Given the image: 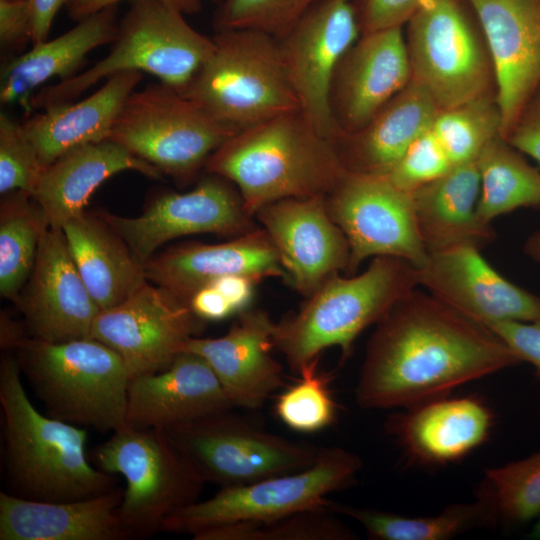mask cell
<instances>
[{
    "instance_id": "1",
    "label": "cell",
    "mask_w": 540,
    "mask_h": 540,
    "mask_svg": "<svg viewBox=\"0 0 540 540\" xmlns=\"http://www.w3.org/2000/svg\"><path fill=\"white\" fill-rule=\"evenodd\" d=\"M375 326L355 388L364 409L410 408L522 363L488 326L416 288Z\"/></svg>"
},
{
    "instance_id": "2",
    "label": "cell",
    "mask_w": 540,
    "mask_h": 540,
    "mask_svg": "<svg viewBox=\"0 0 540 540\" xmlns=\"http://www.w3.org/2000/svg\"><path fill=\"white\" fill-rule=\"evenodd\" d=\"M204 168L237 188L252 217L278 200L326 196L347 172L335 143L301 109L238 131Z\"/></svg>"
},
{
    "instance_id": "3",
    "label": "cell",
    "mask_w": 540,
    "mask_h": 540,
    "mask_svg": "<svg viewBox=\"0 0 540 540\" xmlns=\"http://www.w3.org/2000/svg\"><path fill=\"white\" fill-rule=\"evenodd\" d=\"M21 373L16 357L1 356L4 460L13 495L67 502L117 487L115 475L88 460L86 429L38 411L28 398Z\"/></svg>"
},
{
    "instance_id": "4",
    "label": "cell",
    "mask_w": 540,
    "mask_h": 540,
    "mask_svg": "<svg viewBox=\"0 0 540 540\" xmlns=\"http://www.w3.org/2000/svg\"><path fill=\"white\" fill-rule=\"evenodd\" d=\"M417 286L416 266L391 256L372 258L358 275L336 273L296 312L276 322L274 348L296 373L330 347H338L345 360L356 338Z\"/></svg>"
},
{
    "instance_id": "5",
    "label": "cell",
    "mask_w": 540,
    "mask_h": 540,
    "mask_svg": "<svg viewBox=\"0 0 540 540\" xmlns=\"http://www.w3.org/2000/svg\"><path fill=\"white\" fill-rule=\"evenodd\" d=\"M15 350L47 415L102 433L126 425L130 376L112 348L92 337L57 343L27 337Z\"/></svg>"
},
{
    "instance_id": "6",
    "label": "cell",
    "mask_w": 540,
    "mask_h": 540,
    "mask_svg": "<svg viewBox=\"0 0 540 540\" xmlns=\"http://www.w3.org/2000/svg\"><path fill=\"white\" fill-rule=\"evenodd\" d=\"M111 44L110 52L89 69L37 91L32 111L73 102L99 81L124 71L149 73L181 91L214 49L213 38L159 0L131 1Z\"/></svg>"
},
{
    "instance_id": "7",
    "label": "cell",
    "mask_w": 540,
    "mask_h": 540,
    "mask_svg": "<svg viewBox=\"0 0 540 540\" xmlns=\"http://www.w3.org/2000/svg\"><path fill=\"white\" fill-rule=\"evenodd\" d=\"M180 92L238 130L301 109L287 77L278 39L255 30H227Z\"/></svg>"
},
{
    "instance_id": "8",
    "label": "cell",
    "mask_w": 540,
    "mask_h": 540,
    "mask_svg": "<svg viewBox=\"0 0 540 540\" xmlns=\"http://www.w3.org/2000/svg\"><path fill=\"white\" fill-rule=\"evenodd\" d=\"M93 462L126 480L119 516L130 539L162 531L169 516L198 501L205 484L163 429L126 424L94 449Z\"/></svg>"
},
{
    "instance_id": "9",
    "label": "cell",
    "mask_w": 540,
    "mask_h": 540,
    "mask_svg": "<svg viewBox=\"0 0 540 540\" xmlns=\"http://www.w3.org/2000/svg\"><path fill=\"white\" fill-rule=\"evenodd\" d=\"M361 458L341 447L321 448L307 468L240 486L224 487L169 516L162 531L192 537L232 524H256L315 508L327 507V496L353 484Z\"/></svg>"
},
{
    "instance_id": "10",
    "label": "cell",
    "mask_w": 540,
    "mask_h": 540,
    "mask_svg": "<svg viewBox=\"0 0 540 540\" xmlns=\"http://www.w3.org/2000/svg\"><path fill=\"white\" fill-rule=\"evenodd\" d=\"M238 129L161 82L133 91L107 140L179 180L192 178Z\"/></svg>"
},
{
    "instance_id": "11",
    "label": "cell",
    "mask_w": 540,
    "mask_h": 540,
    "mask_svg": "<svg viewBox=\"0 0 540 540\" xmlns=\"http://www.w3.org/2000/svg\"><path fill=\"white\" fill-rule=\"evenodd\" d=\"M231 411L163 429L205 483L240 486L298 471L316 461L321 448L271 433Z\"/></svg>"
},
{
    "instance_id": "12",
    "label": "cell",
    "mask_w": 540,
    "mask_h": 540,
    "mask_svg": "<svg viewBox=\"0 0 540 540\" xmlns=\"http://www.w3.org/2000/svg\"><path fill=\"white\" fill-rule=\"evenodd\" d=\"M406 24L412 79L429 92L440 110L495 94L484 38L459 0H421Z\"/></svg>"
},
{
    "instance_id": "13",
    "label": "cell",
    "mask_w": 540,
    "mask_h": 540,
    "mask_svg": "<svg viewBox=\"0 0 540 540\" xmlns=\"http://www.w3.org/2000/svg\"><path fill=\"white\" fill-rule=\"evenodd\" d=\"M325 203L349 243L346 275L356 274L368 258L397 257L416 267L428 258L417 228L412 193L397 188L385 176L347 171L325 196Z\"/></svg>"
},
{
    "instance_id": "14",
    "label": "cell",
    "mask_w": 540,
    "mask_h": 540,
    "mask_svg": "<svg viewBox=\"0 0 540 540\" xmlns=\"http://www.w3.org/2000/svg\"><path fill=\"white\" fill-rule=\"evenodd\" d=\"M361 33L356 0H317L278 39L302 112L334 143L339 132L330 109L331 82L338 63Z\"/></svg>"
},
{
    "instance_id": "15",
    "label": "cell",
    "mask_w": 540,
    "mask_h": 540,
    "mask_svg": "<svg viewBox=\"0 0 540 540\" xmlns=\"http://www.w3.org/2000/svg\"><path fill=\"white\" fill-rule=\"evenodd\" d=\"M204 327L189 301L146 281L122 303L98 313L91 337L119 354L131 380L167 368Z\"/></svg>"
},
{
    "instance_id": "16",
    "label": "cell",
    "mask_w": 540,
    "mask_h": 540,
    "mask_svg": "<svg viewBox=\"0 0 540 540\" xmlns=\"http://www.w3.org/2000/svg\"><path fill=\"white\" fill-rule=\"evenodd\" d=\"M98 215L143 266L173 239L202 233L234 238L259 227L246 211L237 188L210 173L188 192L161 194L139 216Z\"/></svg>"
},
{
    "instance_id": "17",
    "label": "cell",
    "mask_w": 540,
    "mask_h": 540,
    "mask_svg": "<svg viewBox=\"0 0 540 540\" xmlns=\"http://www.w3.org/2000/svg\"><path fill=\"white\" fill-rule=\"evenodd\" d=\"M492 62L505 139L540 86V0H466Z\"/></svg>"
},
{
    "instance_id": "18",
    "label": "cell",
    "mask_w": 540,
    "mask_h": 540,
    "mask_svg": "<svg viewBox=\"0 0 540 540\" xmlns=\"http://www.w3.org/2000/svg\"><path fill=\"white\" fill-rule=\"evenodd\" d=\"M254 218L272 240L286 281L305 298L349 265V243L330 217L325 196L286 198L259 209Z\"/></svg>"
},
{
    "instance_id": "19",
    "label": "cell",
    "mask_w": 540,
    "mask_h": 540,
    "mask_svg": "<svg viewBox=\"0 0 540 540\" xmlns=\"http://www.w3.org/2000/svg\"><path fill=\"white\" fill-rule=\"evenodd\" d=\"M402 27L362 33L338 63L330 88L337 139L364 127L411 80Z\"/></svg>"
},
{
    "instance_id": "20",
    "label": "cell",
    "mask_w": 540,
    "mask_h": 540,
    "mask_svg": "<svg viewBox=\"0 0 540 540\" xmlns=\"http://www.w3.org/2000/svg\"><path fill=\"white\" fill-rule=\"evenodd\" d=\"M417 268L418 285L486 326L540 320V297L507 280L470 246L430 253Z\"/></svg>"
},
{
    "instance_id": "21",
    "label": "cell",
    "mask_w": 540,
    "mask_h": 540,
    "mask_svg": "<svg viewBox=\"0 0 540 540\" xmlns=\"http://www.w3.org/2000/svg\"><path fill=\"white\" fill-rule=\"evenodd\" d=\"M31 337L47 342L90 338L100 308L88 291L61 228L49 227L18 303Z\"/></svg>"
},
{
    "instance_id": "22",
    "label": "cell",
    "mask_w": 540,
    "mask_h": 540,
    "mask_svg": "<svg viewBox=\"0 0 540 540\" xmlns=\"http://www.w3.org/2000/svg\"><path fill=\"white\" fill-rule=\"evenodd\" d=\"M276 322L260 308L237 314L218 338H190L183 351L201 356L212 368L234 408L258 409L280 387L281 364L273 357Z\"/></svg>"
},
{
    "instance_id": "23",
    "label": "cell",
    "mask_w": 540,
    "mask_h": 540,
    "mask_svg": "<svg viewBox=\"0 0 540 540\" xmlns=\"http://www.w3.org/2000/svg\"><path fill=\"white\" fill-rule=\"evenodd\" d=\"M144 269L147 281L187 301L198 289L227 275L286 280L278 252L262 227L222 243L186 242L167 248L151 257Z\"/></svg>"
},
{
    "instance_id": "24",
    "label": "cell",
    "mask_w": 540,
    "mask_h": 540,
    "mask_svg": "<svg viewBox=\"0 0 540 540\" xmlns=\"http://www.w3.org/2000/svg\"><path fill=\"white\" fill-rule=\"evenodd\" d=\"M233 408L209 364L183 351L167 368L130 380L126 424L165 429Z\"/></svg>"
},
{
    "instance_id": "25",
    "label": "cell",
    "mask_w": 540,
    "mask_h": 540,
    "mask_svg": "<svg viewBox=\"0 0 540 540\" xmlns=\"http://www.w3.org/2000/svg\"><path fill=\"white\" fill-rule=\"evenodd\" d=\"M493 424L491 410L478 398L445 396L390 415L385 427L410 460L440 466L481 446Z\"/></svg>"
},
{
    "instance_id": "26",
    "label": "cell",
    "mask_w": 540,
    "mask_h": 540,
    "mask_svg": "<svg viewBox=\"0 0 540 540\" xmlns=\"http://www.w3.org/2000/svg\"><path fill=\"white\" fill-rule=\"evenodd\" d=\"M124 489L67 502L0 492V540H126L119 506Z\"/></svg>"
},
{
    "instance_id": "27",
    "label": "cell",
    "mask_w": 540,
    "mask_h": 540,
    "mask_svg": "<svg viewBox=\"0 0 540 540\" xmlns=\"http://www.w3.org/2000/svg\"><path fill=\"white\" fill-rule=\"evenodd\" d=\"M127 170L154 179L163 175L124 146L103 140L74 147L44 167L30 195L42 208L49 227L61 228L85 211L104 181Z\"/></svg>"
},
{
    "instance_id": "28",
    "label": "cell",
    "mask_w": 540,
    "mask_h": 540,
    "mask_svg": "<svg viewBox=\"0 0 540 540\" xmlns=\"http://www.w3.org/2000/svg\"><path fill=\"white\" fill-rule=\"evenodd\" d=\"M118 24V5H112L78 21L64 34L34 44L26 53L5 58L0 71L1 104L19 105L30 116L36 89L54 77L62 81L75 76L91 51L113 42Z\"/></svg>"
},
{
    "instance_id": "29",
    "label": "cell",
    "mask_w": 540,
    "mask_h": 540,
    "mask_svg": "<svg viewBox=\"0 0 540 540\" xmlns=\"http://www.w3.org/2000/svg\"><path fill=\"white\" fill-rule=\"evenodd\" d=\"M439 111L429 92L411 78L364 127L335 141L345 169L385 176L415 139L431 128Z\"/></svg>"
},
{
    "instance_id": "30",
    "label": "cell",
    "mask_w": 540,
    "mask_h": 540,
    "mask_svg": "<svg viewBox=\"0 0 540 540\" xmlns=\"http://www.w3.org/2000/svg\"><path fill=\"white\" fill-rule=\"evenodd\" d=\"M415 218L428 254L470 246L483 249L496 238L479 215L480 175L476 161L454 166L412 192Z\"/></svg>"
},
{
    "instance_id": "31",
    "label": "cell",
    "mask_w": 540,
    "mask_h": 540,
    "mask_svg": "<svg viewBox=\"0 0 540 540\" xmlns=\"http://www.w3.org/2000/svg\"><path fill=\"white\" fill-rule=\"evenodd\" d=\"M142 78V72H119L81 101L53 105L28 116L21 125L42 165L46 167L74 147L107 140L123 104Z\"/></svg>"
},
{
    "instance_id": "32",
    "label": "cell",
    "mask_w": 540,
    "mask_h": 540,
    "mask_svg": "<svg viewBox=\"0 0 540 540\" xmlns=\"http://www.w3.org/2000/svg\"><path fill=\"white\" fill-rule=\"evenodd\" d=\"M61 229L73 261L100 311L122 303L147 281L144 266L98 214L84 211Z\"/></svg>"
},
{
    "instance_id": "33",
    "label": "cell",
    "mask_w": 540,
    "mask_h": 540,
    "mask_svg": "<svg viewBox=\"0 0 540 540\" xmlns=\"http://www.w3.org/2000/svg\"><path fill=\"white\" fill-rule=\"evenodd\" d=\"M327 507L338 515L354 519L373 540H448L472 529L491 528L499 523L494 503L482 486L474 501L451 504L433 516L408 517L331 500Z\"/></svg>"
},
{
    "instance_id": "34",
    "label": "cell",
    "mask_w": 540,
    "mask_h": 540,
    "mask_svg": "<svg viewBox=\"0 0 540 540\" xmlns=\"http://www.w3.org/2000/svg\"><path fill=\"white\" fill-rule=\"evenodd\" d=\"M480 175L478 212L487 223L516 209L540 206V171L497 135L476 160Z\"/></svg>"
},
{
    "instance_id": "35",
    "label": "cell",
    "mask_w": 540,
    "mask_h": 540,
    "mask_svg": "<svg viewBox=\"0 0 540 540\" xmlns=\"http://www.w3.org/2000/svg\"><path fill=\"white\" fill-rule=\"evenodd\" d=\"M0 211V293L18 303L49 228L40 205L25 191L2 196Z\"/></svg>"
},
{
    "instance_id": "36",
    "label": "cell",
    "mask_w": 540,
    "mask_h": 540,
    "mask_svg": "<svg viewBox=\"0 0 540 540\" xmlns=\"http://www.w3.org/2000/svg\"><path fill=\"white\" fill-rule=\"evenodd\" d=\"M431 131L453 166L475 162L487 143L501 135V114L495 94L440 110Z\"/></svg>"
},
{
    "instance_id": "37",
    "label": "cell",
    "mask_w": 540,
    "mask_h": 540,
    "mask_svg": "<svg viewBox=\"0 0 540 540\" xmlns=\"http://www.w3.org/2000/svg\"><path fill=\"white\" fill-rule=\"evenodd\" d=\"M328 507L308 509L256 524L212 528L195 540H354L357 535Z\"/></svg>"
},
{
    "instance_id": "38",
    "label": "cell",
    "mask_w": 540,
    "mask_h": 540,
    "mask_svg": "<svg viewBox=\"0 0 540 540\" xmlns=\"http://www.w3.org/2000/svg\"><path fill=\"white\" fill-rule=\"evenodd\" d=\"M481 486L490 495L499 522L519 525L540 517V451L488 468Z\"/></svg>"
},
{
    "instance_id": "39",
    "label": "cell",
    "mask_w": 540,
    "mask_h": 540,
    "mask_svg": "<svg viewBox=\"0 0 540 540\" xmlns=\"http://www.w3.org/2000/svg\"><path fill=\"white\" fill-rule=\"evenodd\" d=\"M318 360L298 373L300 378L278 396L274 406L278 418L299 433L319 432L332 425L337 416L329 377L318 371Z\"/></svg>"
},
{
    "instance_id": "40",
    "label": "cell",
    "mask_w": 540,
    "mask_h": 540,
    "mask_svg": "<svg viewBox=\"0 0 540 540\" xmlns=\"http://www.w3.org/2000/svg\"><path fill=\"white\" fill-rule=\"evenodd\" d=\"M317 0H219L213 17L216 32L255 30L284 36Z\"/></svg>"
},
{
    "instance_id": "41",
    "label": "cell",
    "mask_w": 540,
    "mask_h": 540,
    "mask_svg": "<svg viewBox=\"0 0 540 540\" xmlns=\"http://www.w3.org/2000/svg\"><path fill=\"white\" fill-rule=\"evenodd\" d=\"M44 166L22 125L8 113H0V193L31 194Z\"/></svg>"
},
{
    "instance_id": "42",
    "label": "cell",
    "mask_w": 540,
    "mask_h": 540,
    "mask_svg": "<svg viewBox=\"0 0 540 540\" xmlns=\"http://www.w3.org/2000/svg\"><path fill=\"white\" fill-rule=\"evenodd\" d=\"M453 167L430 128L415 139L385 177L397 188L412 193Z\"/></svg>"
},
{
    "instance_id": "43",
    "label": "cell",
    "mask_w": 540,
    "mask_h": 540,
    "mask_svg": "<svg viewBox=\"0 0 540 540\" xmlns=\"http://www.w3.org/2000/svg\"><path fill=\"white\" fill-rule=\"evenodd\" d=\"M420 1L359 0L357 10L361 32L367 33L379 29L403 26L413 15Z\"/></svg>"
},
{
    "instance_id": "44",
    "label": "cell",
    "mask_w": 540,
    "mask_h": 540,
    "mask_svg": "<svg viewBox=\"0 0 540 540\" xmlns=\"http://www.w3.org/2000/svg\"><path fill=\"white\" fill-rule=\"evenodd\" d=\"M520 358L535 368L540 379V320L500 321L488 326Z\"/></svg>"
},
{
    "instance_id": "45",
    "label": "cell",
    "mask_w": 540,
    "mask_h": 540,
    "mask_svg": "<svg viewBox=\"0 0 540 540\" xmlns=\"http://www.w3.org/2000/svg\"><path fill=\"white\" fill-rule=\"evenodd\" d=\"M29 41L31 16L28 0H0L1 51H21Z\"/></svg>"
},
{
    "instance_id": "46",
    "label": "cell",
    "mask_w": 540,
    "mask_h": 540,
    "mask_svg": "<svg viewBox=\"0 0 540 540\" xmlns=\"http://www.w3.org/2000/svg\"><path fill=\"white\" fill-rule=\"evenodd\" d=\"M505 139L519 152L532 157L540 166V86Z\"/></svg>"
},
{
    "instance_id": "47",
    "label": "cell",
    "mask_w": 540,
    "mask_h": 540,
    "mask_svg": "<svg viewBox=\"0 0 540 540\" xmlns=\"http://www.w3.org/2000/svg\"><path fill=\"white\" fill-rule=\"evenodd\" d=\"M189 303L193 312L205 322L221 321L236 315L225 297L212 284L195 291Z\"/></svg>"
},
{
    "instance_id": "48",
    "label": "cell",
    "mask_w": 540,
    "mask_h": 540,
    "mask_svg": "<svg viewBox=\"0 0 540 540\" xmlns=\"http://www.w3.org/2000/svg\"><path fill=\"white\" fill-rule=\"evenodd\" d=\"M257 282L259 281L247 275L232 274L220 277L210 284L225 297L237 315L251 307Z\"/></svg>"
},
{
    "instance_id": "49",
    "label": "cell",
    "mask_w": 540,
    "mask_h": 540,
    "mask_svg": "<svg viewBox=\"0 0 540 540\" xmlns=\"http://www.w3.org/2000/svg\"><path fill=\"white\" fill-rule=\"evenodd\" d=\"M123 0H67L65 8L68 16L80 21L100 10L118 5ZM133 1V0H130ZM166 5L178 10L182 14H194L201 10V0H159Z\"/></svg>"
},
{
    "instance_id": "50",
    "label": "cell",
    "mask_w": 540,
    "mask_h": 540,
    "mask_svg": "<svg viewBox=\"0 0 540 540\" xmlns=\"http://www.w3.org/2000/svg\"><path fill=\"white\" fill-rule=\"evenodd\" d=\"M67 0H28L31 16V43L48 39L53 21Z\"/></svg>"
},
{
    "instance_id": "51",
    "label": "cell",
    "mask_w": 540,
    "mask_h": 540,
    "mask_svg": "<svg viewBox=\"0 0 540 540\" xmlns=\"http://www.w3.org/2000/svg\"><path fill=\"white\" fill-rule=\"evenodd\" d=\"M27 337L23 336L20 326L6 316L1 317V347L16 349Z\"/></svg>"
},
{
    "instance_id": "52",
    "label": "cell",
    "mask_w": 540,
    "mask_h": 540,
    "mask_svg": "<svg viewBox=\"0 0 540 540\" xmlns=\"http://www.w3.org/2000/svg\"><path fill=\"white\" fill-rule=\"evenodd\" d=\"M524 248L526 254L540 264V231L534 232L527 238Z\"/></svg>"
},
{
    "instance_id": "53",
    "label": "cell",
    "mask_w": 540,
    "mask_h": 540,
    "mask_svg": "<svg viewBox=\"0 0 540 540\" xmlns=\"http://www.w3.org/2000/svg\"><path fill=\"white\" fill-rule=\"evenodd\" d=\"M529 538L540 540V518L538 521L534 524L532 530L528 534Z\"/></svg>"
},
{
    "instance_id": "54",
    "label": "cell",
    "mask_w": 540,
    "mask_h": 540,
    "mask_svg": "<svg viewBox=\"0 0 540 540\" xmlns=\"http://www.w3.org/2000/svg\"><path fill=\"white\" fill-rule=\"evenodd\" d=\"M211 1H213L214 3H217L219 0H211Z\"/></svg>"
}]
</instances>
